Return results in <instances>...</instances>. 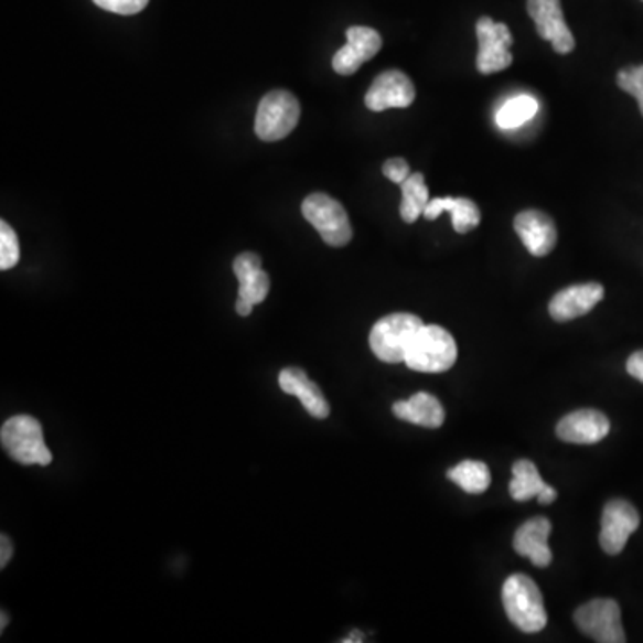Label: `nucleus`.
Masks as SVG:
<instances>
[{
    "label": "nucleus",
    "instance_id": "obj_1",
    "mask_svg": "<svg viewBox=\"0 0 643 643\" xmlns=\"http://www.w3.org/2000/svg\"><path fill=\"white\" fill-rule=\"evenodd\" d=\"M503 602L507 619L524 633H538L547 625L544 597L529 576H510L504 582Z\"/></svg>",
    "mask_w": 643,
    "mask_h": 643
},
{
    "label": "nucleus",
    "instance_id": "obj_2",
    "mask_svg": "<svg viewBox=\"0 0 643 643\" xmlns=\"http://www.w3.org/2000/svg\"><path fill=\"white\" fill-rule=\"evenodd\" d=\"M458 345L454 336L440 325H422L409 345L404 363L411 371L440 374L454 366Z\"/></svg>",
    "mask_w": 643,
    "mask_h": 643
},
{
    "label": "nucleus",
    "instance_id": "obj_3",
    "mask_svg": "<svg viewBox=\"0 0 643 643\" xmlns=\"http://www.w3.org/2000/svg\"><path fill=\"white\" fill-rule=\"evenodd\" d=\"M0 442L11 460L20 465H51L52 452L43 440L42 424L29 415H19L4 422Z\"/></svg>",
    "mask_w": 643,
    "mask_h": 643
},
{
    "label": "nucleus",
    "instance_id": "obj_4",
    "mask_svg": "<svg viewBox=\"0 0 643 643\" xmlns=\"http://www.w3.org/2000/svg\"><path fill=\"white\" fill-rule=\"evenodd\" d=\"M422 325V319L411 313H394L377 320L368 336L372 353L376 354L381 362L390 365L404 363L409 345Z\"/></svg>",
    "mask_w": 643,
    "mask_h": 643
},
{
    "label": "nucleus",
    "instance_id": "obj_5",
    "mask_svg": "<svg viewBox=\"0 0 643 643\" xmlns=\"http://www.w3.org/2000/svg\"><path fill=\"white\" fill-rule=\"evenodd\" d=\"M301 118V104L287 89H274L265 95L256 111V135L259 140L278 141L287 138Z\"/></svg>",
    "mask_w": 643,
    "mask_h": 643
},
{
    "label": "nucleus",
    "instance_id": "obj_6",
    "mask_svg": "<svg viewBox=\"0 0 643 643\" xmlns=\"http://www.w3.org/2000/svg\"><path fill=\"white\" fill-rule=\"evenodd\" d=\"M302 215L331 247H345L353 240V226L345 207L328 193L308 195L302 202Z\"/></svg>",
    "mask_w": 643,
    "mask_h": 643
},
{
    "label": "nucleus",
    "instance_id": "obj_7",
    "mask_svg": "<svg viewBox=\"0 0 643 643\" xmlns=\"http://www.w3.org/2000/svg\"><path fill=\"white\" fill-rule=\"evenodd\" d=\"M475 33L480 42L475 66L483 76L506 71L512 66L510 47L513 45V36L506 24L495 22L490 17H481L475 24Z\"/></svg>",
    "mask_w": 643,
    "mask_h": 643
},
{
    "label": "nucleus",
    "instance_id": "obj_8",
    "mask_svg": "<svg viewBox=\"0 0 643 643\" xmlns=\"http://www.w3.org/2000/svg\"><path fill=\"white\" fill-rule=\"evenodd\" d=\"M576 624L582 633L601 643H624L619 602L613 599H593L582 604L576 615Z\"/></svg>",
    "mask_w": 643,
    "mask_h": 643
},
{
    "label": "nucleus",
    "instance_id": "obj_9",
    "mask_svg": "<svg viewBox=\"0 0 643 643\" xmlns=\"http://www.w3.org/2000/svg\"><path fill=\"white\" fill-rule=\"evenodd\" d=\"M639 526L640 515L633 504L624 499H613L606 504L602 512L601 536H599L606 555H620Z\"/></svg>",
    "mask_w": 643,
    "mask_h": 643
},
{
    "label": "nucleus",
    "instance_id": "obj_10",
    "mask_svg": "<svg viewBox=\"0 0 643 643\" xmlns=\"http://www.w3.org/2000/svg\"><path fill=\"white\" fill-rule=\"evenodd\" d=\"M527 13L542 39L547 40L558 54H570L576 49V39L565 24L561 0H527Z\"/></svg>",
    "mask_w": 643,
    "mask_h": 643
},
{
    "label": "nucleus",
    "instance_id": "obj_11",
    "mask_svg": "<svg viewBox=\"0 0 643 643\" xmlns=\"http://www.w3.org/2000/svg\"><path fill=\"white\" fill-rule=\"evenodd\" d=\"M383 47L376 29L354 25L347 29V43L333 57V68L340 76H353L363 63L371 62Z\"/></svg>",
    "mask_w": 643,
    "mask_h": 643
},
{
    "label": "nucleus",
    "instance_id": "obj_12",
    "mask_svg": "<svg viewBox=\"0 0 643 643\" xmlns=\"http://www.w3.org/2000/svg\"><path fill=\"white\" fill-rule=\"evenodd\" d=\"M414 81L404 72L386 71L374 79L366 92L365 104L371 111L390 108H409L415 100Z\"/></svg>",
    "mask_w": 643,
    "mask_h": 643
},
{
    "label": "nucleus",
    "instance_id": "obj_13",
    "mask_svg": "<svg viewBox=\"0 0 643 643\" xmlns=\"http://www.w3.org/2000/svg\"><path fill=\"white\" fill-rule=\"evenodd\" d=\"M513 226L522 244L526 245V249L536 258L547 256L555 249L558 231H556L555 221L547 213L540 210H526L515 216Z\"/></svg>",
    "mask_w": 643,
    "mask_h": 643
},
{
    "label": "nucleus",
    "instance_id": "obj_14",
    "mask_svg": "<svg viewBox=\"0 0 643 643\" xmlns=\"http://www.w3.org/2000/svg\"><path fill=\"white\" fill-rule=\"evenodd\" d=\"M610 432V420L597 409H579L559 420L556 435L559 440L579 446L601 442Z\"/></svg>",
    "mask_w": 643,
    "mask_h": 643
},
{
    "label": "nucleus",
    "instance_id": "obj_15",
    "mask_svg": "<svg viewBox=\"0 0 643 643\" xmlns=\"http://www.w3.org/2000/svg\"><path fill=\"white\" fill-rule=\"evenodd\" d=\"M604 297V287L599 282L574 285L558 291L549 304V313L556 322H570L587 315Z\"/></svg>",
    "mask_w": 643,
    "mask_h": 643
},
{
    "label": "nucleus",
    "instance_id": "obj_16",
    "mask_svg": "<svg viewBox=\"0 0 643 643\" xmlns=\"http://www.w3.org/2000/svg\"><path fill=\"white\" fill-rule=\"evenodd\" d=\"M550 531L553 524L549 518H531L518 527L513 538V547L518 555L529 558L536 567L545 568L553 561V553L549 549Z\"/></svg>",
    "mask_w": 643,
    "mask_h": 643
},
{
    "label": "nucleus",
    "instance_id": "obj_17",
    "mask_svg": "<svg viewBox=\"0 0 643 643\" xmlns=\"http://www.w3.org/2000/svg\"><path fill=\"white\" fill-rule=\"evenodd\" d=\"M279 386L285 394L296 395L311 417L320 418V420L329 417L331 409H329L324 394L301 368H297V366L285 368L279 374Z\"/></svg>",
    "mask_w": 643,
    "mask_h": 643
},
{
    "label": "nucleus",
    "instance_id": "obj_18",
    "mask_svg": "<svg viewBox=\"0 0 643 643\" xmlns=\"http://www.w3.org/2000/svg\"><path fill=\"white\" fill-rule=\"evenodd\" d=\"M233 270L240 282L238 297L250 304H261L270 290V278L261 268V259L258 254L244 253L233 261Z\"/></svg>",
    "mask_w": 643,
    "mask_h": 643
},
{
    "label": "nucleus",
    "instance_id": "obj_19",
    "mask_svg": "<svg viewBox=\"0 0 643 643\" xmlns=\"http://www.w3.org/2000/svg\"><path fill=\"white\" fill-rule=\"evenodd\" d=\"M392 411L404 422L429 429L442 428L443 420H446V409H443L442 403L435 395L426 394V392H418L408 400L395 403Z\"/></svg>",
    "mask_w": 643,
    "mask_h": 643
},
{
    "label": "nucleus",
    "instance_id": "obj_20",
    "mask_svg": "<svg viewBox=\"0 0 643 643\" xmlns=\"http://www.w3.org/2000/svg\"><path fill=\"white\" fill-rule=\"evenodd\" d=\"M443 212L451 213L452 227H454L456 233H460V235H465L469 231L475 229V227L480 226V207H478V204H475L474 201H470V199H432V201L428 202L424 216H426L428 221H437L438 216L442 215Z\"/></svg>",
    "mask_w": 643,
    "mask_h": 643
},
{
    "label": "nucleus",
    "instance_id": "obj_21",
    "mask_svg": "<svg viewBox=\"0 0 643 643\" xmlns=\"http://www.w3.org/2000/svg\"><path fill=\"white\" fill-rule=\"evenodd\" d=\"M403 202H400V216L406 224H414L426 212L429 202V190L426 179L420 172L409 175L403 184Z\"/></svg>",
    "mask_w": 643,
    "mask_h": 643
},
{
    "label": "nucleus",
    "instance_id": "obj_22",
    "mask_svg": "<svg viewBox=\"0 0 643 643\" xmlns=\"http://www.w3.org/2000/svg\"><path fill=\"white\" fill-rule=\"evenodd\" d=\"M447 478L467 493L486 492L492 483V474L483 461H461L447 472Z\"/></svg>",
    "mask_w": 643,
    "mask_h": 643
},
{
    "label": "nucleus",
    "instance_id": "obj_23",
    "mask_svg": "<svg viewBox=\"0 0 643 643\" xmlns=\"http://www.w3.org/2000/svg\"><path fill=\"white\" fill-rule=\"evenodd\" d=\"M545 486H547V483L542 480L540 472H538L533 461L518 460L513 465V480L510 483V493H512V497L518 501V503L538 497Z\"/></svg>",
    "mask_w": 643,
    "mask_h": 643
},
{
    "label": "nucleus",
    "instance_id": "obj_24",
    "mask_svg": "<svg viewBox=\"0 0 643 643\" xmlns=\"http://www.w3.org/2000/svg\"><path fill=\"white\" fill-rule=\"evenodd\" d=\"M538 114V103L531 95H518L507 100L497 111V126L501 129H517L529 122Z\"/></svg>",
    "mask_w": 643,
    "mask_h": 643
},
{
    "label": "nucleus",
    "instance_id": "obj_25",
    "mask_svg": "<svg viewBox=\"0 0 643 643\" xmlns=\"http://www.w3.org/2000/svg\"><path fill=\"white\" fill-rule=\"evenodd\" d=\"M20 244L13 227L8 222H0V268L10 270L19 264Z\"/></svg>",
    "mask_w": 643,
    "mask_h": 643
},
{
    "label": "nucleus",
    "instance_id": "obj_26",
    "mask_svg": "<svg viewBox=\"0 0 643 643\" xmlns=\"http://www.w3.org/2000/svg\"><path fill=\"white\" fill-rule=\"evenodd\" d=\"M617 85L625 94L633 95L639 100L640 111L643 115V65L628 66L617 74Z\"/></svg>",
    "mask_w": 643,
    "mask_h": 643
},
{
    "label": "nucleus",
    "instance_id": "obj_27",
    "mask_svg": "<svg viewBox=\"0 0 643 643\" xmlns=\"http://www.w3.org/2000/svg\"><path fill=\"white\" fill-rule=\"evenodd\" d=\"M94 4L99 6L109 13L137 14L146 10L149 0H94Z\"/></svg>",
    "mask_w": 643,
    "mask_h": 643
},
{
    "label": "nucleus",
    "instance_id": "obj_28",
    "mask_svg": "<svg viewBox=\"0 0 643 643\" xmlns=\"http://www.w3.org/2000/svg\"><path fill=\"white\" fill-rule=\"evenodd\" d=\"M383 174L390 179L392 183L403 184L409 178L408 161L403 158H392L383 164Z\"/></svg>",
    "mask_w": 643,
    "mask_h": 643
},
{
    "label": "nucleus",
    "instance_id": "obj_29",
    "mask_svg": "<svg viewBox=\"0 0 643 643\" xmlns=\"http://www.w3.org/2000/svg\"><path fill=\"white\" fill-rule=\"evenodd\" d=\"M628 372L634 379L642 381L643 383V351L634 353L633 356L628 360Z\"/></svg>",
    "mask_w": 643,
    "mask_h": 643
},
{
    "label": "nucleus",
    "instance_id": "obj_30",
    "mask_svg": "<svg viewBox=\"0 0 643 643\" xmlns=\"http://www.w3.org/2000/svg\"><path fill=\"white\" fill-rule=\"evenodd\" d=\"M0 568H6V565L10 564L11 556H13V544H11L10 536L2 535L0 538Z\"/></svg>",
    "mask_w": 643,
    "mask_h": 643
},
{
    "label": "nucleus",
    "instance_id": "obj_31",
    "mask_svg": "<svg viewBox=\"0 0 643 643\" xmlns=\"http://www.w3.org/2000/svg\"><path fill=\"white\" fill-rule=\"evenodd\" d=\"M556 497H558V492H556V490L553 489V486H549V484H547V486H545V489L542 490L540 495H538V503L553 504L555 503Z\"/></svg>",
    "mask_w": 643,
    "mask_h": 643
},
{
    "label": "nucleus",
    "instance_id": "obj_32",
    "mask_svg": "<svg viewBox=\"0 0 643 643\" xmlns=\"http://www.w3.org/2000/svg\"><path fill=\"white\" fill-rule=\"evenodd\" d=\"M254 306L250 302L244 301L238 297V301H236V313L242 317H249L253 313Z\"/></svg>",
    "mask_w": 643,
    "mask_h": 643
},
{
    "label": "nucleus",
    "instance_id": "obj_33",
    "mask_svg": "<svg viewBox=\"0 0 643 643\" xmlns=\"http://www.w3.org/2000/svg\"><path fill=\"white\" fill-rule=\"evenodd\" d=\"M363 634L362 633H353L349 639L342 640L343 643H351V642H363Z\"/></svg>",
    "mask_w": 643,
    "mask_h": 643
},
{
    "label": "nucleus",
    "instance_id": "obj_34",
    "mask_svg": "<svg viewBox=\"0 0 643 643\" xmlns=\"http://www.w3.org/2000/svg\"><path fill=\"white\" fill-rule=\"evenodd\" d=\"M8 620H10V617L6 615V611H2V624H0V630L2 631L6 630V625H8Z\"/></svg>",
    "mask_w": 643,
    "mask_h": 643
}]
</instances>
